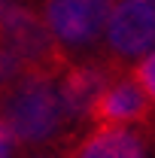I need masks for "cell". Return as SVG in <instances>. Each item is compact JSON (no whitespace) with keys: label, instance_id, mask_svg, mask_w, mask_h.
Wrapping results in <instances>:
<instances>
[{"label":"cell","instance_id":"7a4b0ae2","mask_svg":"<svg viewBox=\"0 0 155 158\" xmlns=\"http://www.w3.org/2000/svg\"><path fill=\"white\" fill-rule=\"evenodd\" d=\"M113 6V0H46L43 21L58 46L85 49L107 31Z\"/></svg>","mask_w":155,"mask_h":158},{"label":"cell","instance_id":"3957f363","mask_svg":"<svg viewBox=\"0 0 155 158\" xmlns=\"http://www.w3.org/2000/svg\"><path fill=\"white\" fill-rule=\"evenodd\" d=\"M155 43V3L119 0L107 21V46L113 58H137Z\"/></svg>","mask_w":155,"mask_h":158},{"label":"cell","instance_id":"5b68a950","mask_svg":"<svg viewBox=\"0 0 155 158\" xmlns=\"http://www.w3.org/2000/svg\"><path fill=\"white\" fill-rule=\"evenodd\" d=\"M152 116L149 110V98L143 94V88L137 85V79L128 73V76H119L113 79L103 94L97 98V103L91 106L88 118L94 125H137V122H146Z\"/></svg>","mask_w":155,"mask_h":158},{"label":"cell","instance_id":"6da1fadb","mask_svg":"<svg viewBox=\"0 0 155 158\" xmlns=\"http://www.w3.org/2000/svg\"><path fill=\"white\" fill-rule=\"evenodd\" d=\"M0 122L21 146H37V143L52 140L64 125V110H61V98L55 88V76L24 73L6 91Z\"/></svg>","mask_w":155,"mask_h":158},{"label":"cell","instance_id":"ba28073f","mask_svg":"<svg viewBox=\"0 0 155 158\" xmlns=\"http://www.w3.org/2000/svg\"><path fill=\"white\" fill-rule=\"evenodd\" d=\"M131 76L137 79V85L143 88V94L155 103V52H149L146 58L137 64L134 70H131Z\"/></svg>","mask_w":155,"mask_h":158},{"label":"cell","instance_id":"277c9868","mask_svg":"<svg viewBox=\"0 0 155 158\" xmlns=\"http://www.w3.org/2000/svg\"><path fill=\"white\" fill-rule=\"evenodd\" d=\"M119 67L113 61H85V64H67V70L61 73L58 98L64 118L70 122H82L88 118L91 106L97 103V98L103 94V88L116 79Z\"/></svg>","mask_w":155,"mask_h":158},{"label":"cell","instance_id":"9c48e42d","mask_svg":"<svg viewBox=\"0 0 155 158\" xmlns=\"http://www.w3.org/2000/svg\"><path fill=\"white\" fill-rule=\"evenodd\" d=\"M12 149H15V140L6 131V125L0 122V158H12Z\"/></svg>","mask_w":155,"mask_h":158},{"label":"cell","instance_id":"30bf717a","mask_svg":"<svg viewBox=\"0 0 155 158\" xmlns=\"http://www.w3.org/2000/svg\"><path fill=\"white\" fill-rule=\"evenodd\" d=\"M146 3H155V0H146Z\"/></svg>","mask_w":155,"mask_h":158},{"label":"cell","instance_id":"52a82bcc","mask_svg":"<svg viewBox=\"0 0 155 158\" xmlns=\"http://www.w3.org/2000/svg\"><path fill=\"white\" fill-rule=\"evenodd\" d=\"M24 73H27L24 61H21L6 43H0V91H9Z\"/></svg>","mask_w":155,"mask_h":158},{"label":"cell","instance_id":"8992f818","mask_svg":"<svg viewBox=\"0 0 155 158\" xmlns=\"http://www.w3.org/2000/svg\"><path fill=\"white\" fill-rule=\"evenodd\" d=\"M67 158H146L143 140L119 125H97L91 134L67 149Z\"/></svg>","mask_w":155,"mask_h":158}]
</instances>
